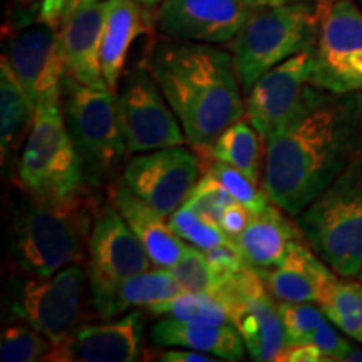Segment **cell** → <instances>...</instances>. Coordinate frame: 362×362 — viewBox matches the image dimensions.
I'll use <instances>...</instances> for the list:
<instances>
[{"mask_svg": "<svg viewBox=\"0 0 362 362\" xmlns=\"http://www.w3.org/2000/svg\"><path fill=\"white\" fill-rule=\"evenodd\" d=\"M279 314L284 324L285 344L287 347L310 342V339L327 317L322 309L310 302H282L279 305Z\"/></svg>", "mask_w": 362, "mask_h": 362, "instance_id": "cell-32", "label": "cell"}, {"mask_svg": "<svg viewBox=\"0 0 362 362\" xmlns=\"http://www.w3.org/2000/svg\"><path fill=\"white\" fill-rule=\"evenodd\" d=\"M52 342L29 324L8 325L0 337V361L34 362L44 361Z\"/></svg>", "mask_w": 362, "mask_h": 362, "instance_id": "cell-30", "label": "cell"}, {"mask_svg": "<svg viewBox=\"0 0 362 362\" xmlns=\"http://www.w3.org/2000/svg\"><path fill=\"white\" fill-rule=\"evenodd\" d=\"M203 253H205V259L211 272L220 280L232 277V275L238 274V272L248 267L233 240L228 243H223V245L210 248V250H203Z\"/></svg>", "mask_w": 362, "mask_h": 362, "instance_id": "cell-35", "label": "cell"}, {"mask_svg": "<svg viewBox=\"0 0 362 362\" xmlns=\"http://www.w3.org/2000/svg\"><path fill=\"white\" fill-rule=\"evenodd\" d=\"M183 292L178 280L173 277L170 269L158 267L155 270H146L141 274L126 279L104 297L99 304L94 305V310L103 319L124 314L136 307H151L160 302L170 300L175 296Z\"/></svg>", "mask_w": 362, "mask_h": 362, "instance_id": "cell-24", "label": "cell"}, {"mask_svg": "<svg viewBox=\"0 0 362 362\" xmlns=\"http://www.w3.org/2000/svg\"><path fill=\"white\" fill-rule=\"evenodd\" d=\"M16 183L21 192L37 198H67L90 189L67 131L62 98L35 107L33 128L17 160Z\"/></svg>", "mask_w": 362, "mask_h": 362, "instance_id": "cell-5", "label": "cell"}, {"mask_svg": "<svg viewBox=\"0 0 362 362\" xmlns=\"http://www.w3.org/2000/svg\"><path fill=\"white\" fill-rule=\"evenodd\" d=\"M153 19L148 7L138 0H110L101 42V71L112 94L123 78L126 57L139 35L151 33Z\"/></svg>", "mask_w": 362, "mask_h": 362, "instance_id": "cell-20", "label": "cell"}, {"mask_svg": "<svg viewBox=\"0 0 362 362\" xmlns=\"http://www.w3.org/2000/svg\"><path fill=\"white\" fill-rule=\"evenodd\" d=\"M101 200L89 189L67 198H37L22 192L8 221V259L17 274L49 277L83 264Z\"/></svg>", "mask_w": 362, "mask_h": 362, "instance_id": "cell-3", "label": "cell"}, {"mask_svg": "<svg viewBox=\"0 0 362 362\" xmlns=\"http://www.w3.org/2000/svg\"><path fill=\"white\" fill-rule=\"evenodd\" d=\"M17 8V27H24L33 24L29 19H33V16L40 11V6H42V0H13Z\"/></svg>", "mask_w": 362, "mask_h": 362, "instance_id": "cell-41", "label": "cell"}, {"mask_svg": "<svg viewBox=\"0 0 362 362\" xmlns=\"http://www.w3.org/2000/svg\"><path fill=\"white\" fill-rule=\"evenodd\" d=\"M325 317L339 330L362 344V280L337 279L320 302Z\"/></svg>", "mask_w": 362, "mask_h": 362, "instance_id": "cell-28", "label": "cell"}, {"mask_svg": "<svg viewBox=\"0 0 362 362\" xmlns=\"http://www.w3.org/2000/svg\"><path fill=\"white\" fill-rule=\"evenodd\" d=\"M170 270L183 291L214 293L218 287L220 279L211 272L205 253L193 245L187 247L180 260Z\"/></svg>", "mask_w": 362, "mask_h": 362, "instance_id": "cell-33", "label": "cell"}, {"mask_svg": "<svg viewBox=\"0 0 362 362\" xmlns=\"http://www.w3.org/2000/svg\"><path fill=\"white\" fill-rule=\"evenodd\" d=\"M107 7L110 0H99L76 8L62 21L59 37L67 78L89 88L110 90L101 71V42Z\"/></svg>", "mask_w": 362, "mask_h": 362, "instance_id": "cell-18", "label": "cell"}, {"mask_svg": "<svg viewBox=\"0 0 362 362\" xmlns=\"http://www.w3.org/2000/svg\"><path fill=\"white\" fill-rule=\"evenodd\" d=\"M86 280L83 264L67 265L49 277L13 274L7 285L8 314L56 344L78 324Z\"/></svg>", "mask_w": 362, "mask_h": 362, "instance_id": "cell-8", "label": "cell"}, {"mask_svg": "<svg viewBox=\"0 0 362 362\" xmlns=\"http://www.w3.org/2000/svg\"><path fill=\"white\" fill-rule=\"evenodd\" d=\"M230 312L232 325L243 339L253 361H277L287 347L284 324L264 275L245 267L232 277L221 279L214 292Z\"/></svg>", "mask_w": 362, "mask_h": 362, "instance_id": "cell-11", "label": "cell"}, {"mask_svg": "<svg viewBox=\"0 0 362 362\" xmlns=\"http://www.w3.org/2000/svg\"><path fill=\"white\" fill-rule=\"evenodd\" d=\"M253 7V0H163L155 22L168 39L223 44L235 39Z\"/></svg>", "mask_w": 362, "mask_h": 362, "instance_id": "cell-16", "label": "cell"}, {"mask_svg": "<svg viewBox=\"0 0 362 362\" xmlns=\"http://www.w3.org/2000/svg\"><path fill=\"white\" fill-rule=\"evenodd\" d=\"M250 216L252 214L245 206H242L240 203L235 202L230 206H226V210L223 211L220 228L223 230L230 238L235 240L243 230H245L248 221H250Z\"/></svg>", "mask_w": 362, "mask_h": 362, "instance_id": "cell-37", "label": "cell"}, {"mask_svg": "<svg viewBox=\"0 0 362 362\" xmlns=\"http://www.w3.org/2000/svg\"><path fill=\"white\" fill-rule=\"evenodd\" d=\"M357 277H359V279L362 280V269H361V272H359V275H357Z\"/></svg>", "mask_w": 362, "mask_h": 362, "instance_id": "cell-46", "label": "cell"}, {"mask_svg": "<svg viewBox=\"0 0 362 362\" xmlns=\"http://www.w3.org/2000/svg\"><path fill=\"white\" fill-rule=\"evenodd\" d=\"M110 193L117 210L141 242L151 264L171 269L187 250L188 245L185 240L176 235L170 223H166L165 216L158 215L155 210L144 205L121 181L116 187L110 188Z\"/></svg>", "mask_w": 362, "mask_h": 362, "instance_id": "cell-22", "label": "cell"}, {"mask_svg": "<svg viewBox=\"0 0 362 362\" xmlns=\"http://www.w3.org/2000/svg\"><path fill=\"white\" fill-rule=\"evenodd\" d=\"M277 361L282 362H324L329 361L314 342L298 344V346L285 347V351L279 356Z\"/></svg>", "mask_w": 362, "mask_h": 362, "instance_id": "cell-38", "label": "cell"}, {"mask_svg": "<svg viewBox=\"0 0 362 362\" xmlns=\"http://www.w3.org/2000/svg\"><path fill=\"white\" fill-rule=\"evenodd\" d=\"M93 2H99V0H66V7H64V17H62V21L66 19L69 13H72L76 11V8L83 7V6H88V4H93Z\"/></svg>", "mask_w": 362, "mask_h": 362, "instance_id": "cell-42", "label": "cell"}, {"mask_svg": "<svg viewBox=\"0 0 362 362\" xmlns=\"http://www.w3.org/2000/svg\"><path fill=\"white\" fill-rule=\"evenodd\" d=\"M307 245L342 277L362 269V153L296 216Z\"/></svg>", "mask_w": 362, "mask_h": 362, "instance_id": "cell-4", "label": "cell"}, {"mask_svg": "<svg viewBox=\"0 0 362 362\" xmlns=\"http://www.w3.org/2000/svg\"><path fill=\"white\" fill-rule=\"evenodd\" d=\"M319 11L304 2L255 6L232 40V56L245 96L265 72L315 45Z\"/></svg>", "mask_w": 362, "mask_h": 362, "instance_id": "cell-6", "label": "cell"}, {"mask_svg": "<svg viewBox=\"0 0 362 362\" xmlns=\"http://www.w3.org/2000/svg\"><path fill=\"white\" fill-rule=\"evenodd\" d=\"M312 57L314 47L288 57L265 72L247 94L245 117L265 144L282 133L300 106L309 84Z\"/></svg>", "mask_w": 362, "mask_h": 362, "instance_id": "cell-14", "label": "cell"}, {"mask_svg": "<svg viewBox=\"0 0 362 362\" xmlns=\"http://www.w3.org/2000/svg\"><path fill=\"white\" fill-rule=\"evenodd\" d=\"M302 237L297 223L285 216L282 208L270 203L262 214L252 215L242 233L233 240L248 267L272 270L282 264L292 243Z\"/></svg>", "mask_w": 362, "mask_h": 362, "instance_id": "cell-21", "label": "cell"}, {"mask_svg": "<svg viewBox=\"0 0 362 362\" xmlns=\"http://www.w3.org/2000/svg\"><path fill=\"white\" fill-rule=\"evenodd\" d=\"M138 2L141 4V6H144V7L153 8V7H158V6H160V4L163 2V0H138Z\"/></svg>", "mask_w": 362, "mask_h": 362, "instance_id": "cell-45", "label": "cell"}, {"mask_svg": "<svg viewBox=\"0 0 362 362\" xmlns=\"http://www.w3.org/2000/svg\"><path fill=\"white\" fill-rule=\"evenodd\" d=\"M262 144H265L262 136L257 133L248 119H238L230 124L214 143L208 146L193 148L202 158V163L206 160H220L238 168L252 178L255 183L262 185L264 173L265 149L262 151Z\"/></svg>", "mask_w": 362, "mask_h": 362, "instance_id": "cell-26", "label": "cell"}, {"mask_svg": "<svg viewBox=\"0 0 362 362\" xmlns=\"http://www.w3.org/2000/svg\"><path fill=\"white\" fill-rule=\"evenodd\" d=\"M232 203H235V200L232 194L228 193V189L214 175L208 173V171H203L202 178L198 180L197 187L193 188V192L189 194L188 200L185 202V205L193 208L206 221L220 226L223 211Z\"/></svg>", "mask_w": 362, "mask_h": 362, "instance_id": "cell-34", "label": "cell"}, {"mask_svg": "<svg viewBox=\"0 0 362 362\" xmlns=\"http://www.w3.org/2000/svg\"><path fill=\"white\" fill-rule=\"evenodd\" d=\"M149 337L158 347H185L220 361H242L247 352L242 336L232 324H192L166 317L153 325Z\"/></svg>", "mask_w": 362, "mask_h": 362, "instance_id": "cell-23", "label": "cell"}, {"mask_svg": "<svg viewBox=\"0 0 362 362\" xmlns=\"http://www.w3.org/2000/svg\"><path fill=\"white\" fill-rule=\"evenodd\" d=\"M344 361L362 362V349H356V347H352V349L349 351V354L344 357Z\"/></svg>", "mask_w": 362, "mask_h": 362, "instance_id": "cell-44", "label": "cell"}, {"mask_svg": "<svg viewBox=\"0 0 362 362\" xmlns=\"http://www.w3.org/2000/svg\"><path fill=\"white\" fill-rule=\"evenodd\" d=\"M362 153V93L307 84L291 123L265 144L262 188L297 216Z\"/></svg>", "mask_w": 362, "mask_h": 362, "instance_id": "cell-1", "label": "cell"}, {"mask_svg": "<svg viewBox=\"0 0 362 362\" xmlns=\"http://www.w3.org/2000/svg\"><path fill=\"white\" fill-rule=\"evenodd\" d=\"M4 56L35 107L47 99L62 98L66 64L56 27L39 21L17 27L8 35Z\"/></svg>", "mask_w": 362, "mask_h": 362, "instance_id": "cell-15", "label": "cell"}, {"mask_svg": "<svg viewBox=\"0 0 362 362\" xmlns=\"http://www.w3.org/2000/svg\"><path fill=\"white\" fill-rule=\"evenodd\" d=\"M255 6H287V4H298L304 0H253Z\"/></svg>", "mask_w": 362, "mask_h": 362, "instance_id": "cell-43", "label": "cell"}, {"mask_svg": "<svg viewBox=\"0 0 362 362\" xmlns=\"http://www.w3.org/2000/svg\"><path fill=\"white\" fill-rule=\"evenodd\" d=\"M64 7L66 0H42L37 21L59 29L62 24V17H64Z\"/></svg>", "mask_w": 362, "mask_h": 362, "instance_id": "cell-40", "label": "cell"}, {"mask_svg": "<svg viewBox=\"0 0 362 362\" xmlns=\"http://www.w3.org/2000/svg\"><path fill=\"white\" fill-rule=\"evenodd\" d=\"M148 253L115 202H101L88 245V282L90 305L107 297L121 282L149 270Z\"/></svg>", "mask_w": 362, "mask_h": 362, "instance_id": "cell-12", "label": "cell"}, {"mask_svg": "<svg viewBox=\"0 0 362 362\" xmlns=\"http://www.w3.org/2000/svg\"><path fill=\"white\" fill-rule=\"evenodd\" d=\"M144 64L178 117L192 148L208 146L245 116L233 56L208 42L168 39Z\"/></svg>", "mask_w": 362, "mask_h": 362, "instance_id": "cell-2", "label": "cell"}, {"mask_svg": "<svg viewBox=\"0 0 362 362\" xmlns=\"http://www.w3.org/2000/svg\"><path fill=\"white\" fill-rule=\"evenodd\" d=\"M203 171L214 175L228 189L233 200L242 206H245L252 215L262 214L272 203L265 189L259 188V183H255L252 178H248L245 173H242V171L232 165H226V163L220 160H210V163L203 165Z\"/></svg>", "mask_w": 362, "mask_h": 362, "instance_id": "cell-29", "label": "cell"}, {"mask_svg": "<svg viewBox=\"0 0 362 362\" xmlns=\"http://www.w3.org/2000/svg\"><path fill=\"white\" fill-rule=\"evenodd\" d=\"M310 342H314L320 351L327 356L329 361H344L352 349L351 342L339 336V332L329 322H324L312 336Z\"/></svg>", "mask_w": 362, "mask_h": 362, "instance_id": "cell-36", "label": "cell"}, {"mask_svg": "<svg viewBox=\"0 0 362 362\" xmlns=\"http://www.w3.org/2000/svg\"><path fill=\"white\" fill-rule=\"evenodd\" d=\"M148 312L158 317L165 315L192 324H232L230 312L223 302L214 293L208 292L183 291L170 300L148 307Z\"/></svg>", "mask_w": 362, "mask_h": 362, "instance_id": "cell-27", "label": "cell"}, {"mask_svg": "<svg viewBox=\"0 0 362 362\" xmlns=\"http://www.w3.org/2000/svg\"><path fill=\"white\" fill-rule=\"evenodd\" d=\"M260 274L269 292L280 302L320 304L337 280L332 267L325 264L312 247L302 243V238L292 243L282 264Z\"/></svg>", "mask_w": 362, "mask_h": 362, "instance_id": "cell-19", "label": "cell"}, {"mask_svg": "<svg viewBox=\"0 0 362 362\" xmlns=\"http://www.w3.org/2000/svg\"><path fill=\"white\" fill-rule=\"evenodd\" d=\"M62 112L83 163L86 185L90 189L111 188L117 168L128 155L115 94L79 84L66 76Z\"/></svg>", "mask_w": 362, "mask_h": 362, "instance_id": "cell-7", "label": "cell"}, {"mask_svg": "<svg viewBox=\"0 0 362 362\" xmlns=\"http://www.w3.org/2000/svg\"><path fill=\"white\" fill-rule=\"evenodd\" d=\"M168 223L180 238L200 250H210L214 247L232 242V238L218 225L206 221L185 203L170 215Z\"/></svg>", "mask_w": 362, "mask_h": 362, "instance_id": "cell-31", "label": "cell"}, {"mask_svg": "<svg viewBox=\"0 0 362 362\" xmlns=\"http://www.w3.org/2000/svg\"><path fill=\"white\" fill-rule=\"evenodd\" d=\"M115 99L128 155L180 146L187 141L178 117L146 64L123 74Z\"/></svg>", "mask_w": 362, "mask_h": 362, "instance_id": "cell-10", "label": "cell"}, {"mask_svg": "<svg viewBox=\"0 0 362 362\" xmlns=\"http://www.w3.org/2000/svg\"><path fill=\"white\" fill-rule=\"evenodd\" d=\"M202 175L200 155L180 144L133 156L124 165L121 183L158 215L170 218L188 200Z\"/></svg>", "mask_w": 362, "mask_h": 362, "instance_id": "cell-13", "label": "cell"}, {"mask_svg": "<svg viewBox=\"0 0 362 362\" xmlns=\"http://www.w3.org/2000/svg\"><path fill=\"white\" fill-rule=\"evenodd\" d=\"M322 2H332V0H322Z\"/></svg>", "mask_w": 362, "mask_h": 362, "instance_id": "cell-47", "label": "cell"}, {"mask_svg": "<svg viewBox=\"0 0 362 362\" xmlns=\"http://www.w3.org/2000/svg\"><path fill=\"white\" fill-rule=\"evenodd\" d=\"M35 106L27 96L19 79L13 74L7 57L0 61V148H2V166L19 151L27 134L33 128Z\"/></svg>", "mask_w": 362, "mask_h": 362, "instance_id": "cell-25", "label": "cell"}, {"mask_svg": "<svg viewBox=\"0 0 362 362\" xmlns=\"http://www.w3.org/2000/svg\"><path fill=\"white\" fill-rule=\"evenodd\" d=\"M359 4H361V8H362V0H359Z\"/></svg>", "mask_w": 362, "mask_h": 362, "instance_id": "cell-48", "label": "cell"}, {"mask_svg": "<svg viewBox=\"0 0 362 362\" xmlns=\"http://www.w3.org/2000/svg\"><path fill=\"white\" fill-rule=\"evenodd\" d=\"M324 4L309 84L337 94L362 93V8L354 0Z\"/></svg>", "mask_w": 362, "mask_h": 362, "instance_id": "cell-9", "label": "cell"}, {"mask_svg": "<svg viewBox=\"0 0 362 362\" xmlns=\"http://www.w3.org/2000/svg\"><path fill=\"white\" fill-rule=\"evenodd\" d=\"M158 359L165 361V362H214V361H220L218 357H211L210 354H205V352H198L193 349H185V347H180V349L161 351Z\"/></svg>", "mask_w": 362, "mask_h": 362, "instance_id": "cell-39", "label": "cell"}, {"mask_svg": "<svg viewBox=\"0 0 362 362\" xmlns=\"http://www.w3.org/2000/svg\"><path fill=\"white\" fill-rule=\"evenodd\" d=\"M144 317L139 310L103 324L78 325L52 344L44 361L134 362L144 354Z\"/></svg>", "mask_w": 362, "mask_h": 362, "instance_id": "cell-17", "label": "cell"}]
</instances>
